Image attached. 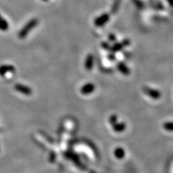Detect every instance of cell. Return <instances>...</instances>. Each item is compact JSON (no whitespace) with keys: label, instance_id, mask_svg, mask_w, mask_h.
Instances as JSON below:
<instances>
[{"label":"cell","instance_id":"6da1fadb","mask_svg":"<svg viewBox=\"0 0 173 173\" xmlns=\"http://www.w3.org/2000/svg\"><path fill=\"white\" fill-rule=\"evenodd\" d=\"M37 24H38V20L36 19H33L30 21L21 30L19 33V38L21 39H23L26 38V37L27 36L29 32H30L32 29L34 28L37 25Z\"/></svg>","mask_w":173,"mask_h":173},{"label":"cell","instance_id":"7a4b0ae2","mask_svg":"<svg viewBox=\"0 0 173 173\" xmlns=\"http://www.w3.org/2000/svg\"><path fill=\"white\" fill-rule=\"evenodd\" d=\"M14 89L17 92H20L25 96H30L32 94V90L30 87L21 84H17L15 85Z\"/></svg>","mask_w":173,"mask_h":173},{"label":"cell","instance_id":"3957f363","mask_svg":"<svg viewBox=\"0 0 173 173\" xmlns=\"http://www.w3.org/2000/svg\"><path fill=\"white\" fill-rule=\"evenodd\" d=\"M95 91V85L92 83H87L82 86L80 91L82 94L89 95L91 94Z\"/></svg>","mask_w":173,"mask_h":173},{"label":"cell","instance_id":"277c9868","mask_svg":"<svg viewBox=\"0 0 173 173\" xmlns=\"http://www.w3.org/2000/svg\"><path fill=\"white\" fill-rule=\"evenodd\" d=\"M94 66V56L92 54H89L85 58V68L87 71H91Z\"/></svg>","mask_w":173,"mask_h":173},{"label":"cell","instance_id":"5b68a950","mask_svg":"<svg viewBox=\"0 0 173 173\" xmlns=\"http://www.w3.org/2000/svg\"><path fill=\"white\" fill-rule=\"evenodd\" d=\"M15 71H16V69L12 65H3L0 67V75L4 76L6 73H14Z\"/></svg>","mask_w":173,"mask_h":173},{"label":"cell","instance_id":"8992f818","mask_svg":"<svg viewBox=\"0 0 173 173\" xmlns=\"http://www.w3.org/2000/svg\"><path fill=\"white\" fill-rule=\"evenodd\" d=\"M109 16L107 14H104L102 16L96 18L94 21V25L97 26H101L105 25L108 20Z\"/></svg>","mask_w":173,"mask_h":173},{"label":"cell","instance_id":"52a82bcc","mask_svg":"<svg viewBox=\"0 0 173 173\" xmlns=\"http://www.w3.org/2000/svg\"><path fill=\"white\" fill-rule=\"evenodd\" d=\"M113 129L115 131V132H122L124 130H125L126 125L125 123H116L115 125L112 126Z\"/></svg>","mask_w":173,"mask_h":173},{"label":"cell","instance_id":"ba28073f","mask_svg":"<svg viewBox=\"0 0 173 173\" xmlns=\"http://www.w3.org/2000/svg\"><path fill=\"white\" fill-rule=\"evenodd\" d=\"M114 155H115V156L119 159H123L124 156H125V151H124L123 148H117L114 151Z\"/></svg>","mask_w":173,"mask_h":173},{"label":"cell","instance_id":"9c48e42d","mask_svg":"<svg viewBox=\"0 0 173 173\" xmlns=\"http://www.w3.org/2000/svg\"><path fill=\"white\" fill-rule=\"evenodd\" d=\"M8 29H9L8 22H6V20L1 19H0V30H1L3 31H5V30H7Z\"/></svg>","mask_w":173,"mask_h":173},{"label":"cell","instance_id":"30bf717a","mask_svg":"<svg viewBox=\"0 0 173 173\" xmlns=\"http://www.w3.org/2000/svg\"><path fill=\"white\" fill-rule=\"evenodd\" d=\"M164 127L165 129L169 131H173V122H167L164 124Z\"/></svg>","mask_w":173,"mask_h":173},{"label":"cell","instance_id":"8fae6325","mask_svg":"<svg viewBox=\"0 0 173 173\" xmlns=\"http://www.w3.org/2000/svg\"><path fill=\"white\" fill-rule=\"evenodd\" d=\"M109 122H110L111 125H114L116 123H117V116L116 115H111L109 118Z\"/></svg>","mask_w":173,"mask_h":173},{"label":"cell","instance_id":"7c38bea8","mask_svg":"<svg viewBox=\"0 0 173 173\" xmlns=\"http://www.w3.org/2000/svg\"><path fill=\"white\" fill-rule=\"evenodd\" d=\"M118 69H119L120 71H121L122 73H124V74H126V73H128V69L126 68V66L123 63H119V65H118Z\"/></svg>","mask_w":173,"mask_h":173},{"label":"cell","instance_id":"4fadbf2b","mask_svg":"<svg viewBox=\"0 0 173 173\" xmlns=\"http://www.w3.org/2000/svg\"><path fill=\"white\" fill-rule=\"evenodd\" d=\"M56 159V155L54 152H51L50 153V158H49V161H50V162L51 163H53Z\"/></svg>","mask_w":173,"mask_h":173},{"label":"cell","instance_id":"5bb4252c","mask_svg":"<svg viewBox=\"0 0 173 173\" xmlns=\"http://www.w3.org/2000/svg\"><path fill=\"white\" fill-rule=\"evenodd\" d=\"M121 48V44H115L114 46L112 48V51H119Z\"/></svg>","mask_w":173,"mask_h":173},{"label":"cell","instance_id":"9a60e30c","mask_svg":"<svg viewBox=\"0 0 173 173\" xmlns=\"http://www.w3.org/2000/svg\"><path fill=\"white\" fill-rule=\"evenodd\" d=\"M102 46L103 47V48L106 49V50H108V49H110V46H109L108 44L106 43H102Z\"/></svg>","mask_w":173,"mask_h":173},{"label":"cell","instance_id":"2e32d148","mask_svg":"<svg viewBox=\"0 0 173 173\" xmlns=\"http://www.w3.org/2000/svg\"><path fill=\"white\" fill-rule=\"evenodd\" d=\"M109 39H110V40H115V36L113 35V34H111L109 35Z\"/></svg>","mask_w":173,"mask_h":173}]
</instances>
